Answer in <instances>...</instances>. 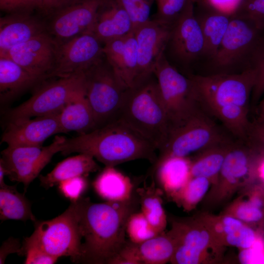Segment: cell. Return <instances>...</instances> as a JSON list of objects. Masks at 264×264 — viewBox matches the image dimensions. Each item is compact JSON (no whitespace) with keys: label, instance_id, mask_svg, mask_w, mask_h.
Returning a JSON list of instances; mask_svg holds the SVG:
<instances>
[{"label":"cell","instance_id":"1","mask_svg":"<svg viewBox=\"0 0 264 264\" xmlns=\"http://www.w3.org/2000/svg\"><path fill=\"white\" fill-rule=\"evenodd\" d=\"M78 201L82 243L77 263L110 264L127 242L128 219L140 205L136 191L124 201L94 203L88 198Z\"/></svg>","mask_w":264,"mask_h":264},{"label":"cell","instance_id":"2","mask_svg":"<svg viewBox=\"0 0 264 264\" xmlns=\"http://www.w3.org/2000/svg\"><path fill=\"white\" fill-rule=\"evenodd\" d=\"M201 108L218 118L239 140L244 141L256 72L249 67L238 73L191 74Z\"/></svg>","mask_w":264,"mask_h":264},{"label":"cell","instance_id":"3","mask_svg":"<svg viewBox=\"0 0 264 264\" xmlns=\"http://www.w3.org/2000/svg\"><path fill=\"white\" fill-rule=\"evenodd\" d=\"M157 149L148 140L120 119H116L92 131L63 143L62 154L74 153L89 154L105 167L137 159L154 163Z\"/></svg>","mask_w":264,"mask_h":264},{"label":"cell","instance_id":"4","mask_svg":"<svg viewBox=\"0 0 264 264\" xmlns=\"http://www.w3.org/2000/svg\"><path fill=\"white\" fill-rule=\"evenodd\" d=\"M117 119L141 134L157 150L163 147L171 128L154 74L140 85L127 90Z\"/></svg>","mask_w":264,"mask_h":264},{"label":"cell","instance_id":"5","mask_svg":"<svg viewBox=\"0 0 264 264\" xmlns=\"http://www.w3.org/2000/svg\"><path fill=\"white\" fill-rule=\"evenodd\" d=\"M34 223V231L24 239L23 245L36 246L58 258L69 256L73 263H77L82 243L78 200L71 202L57 217Z\"/></svg>","mask_w":264,"mask_h":264},{"label":"cell","instance_id":"6","mask_svg":"<svg viewBox=\"0 0 264 264\" xmlns=\"http://www.w3.org/2000/svg\"><path fill=\"white\" fill-rule=\"evenodd\" d=\"M84 73L86 96L96 129L118 118L128 89L119 81L105 55Z\"/></svg>","mask_w":264,"mask_h":264},{"label":"cell","instance_id":"7","mask_svg":"<svg viewBox=\"0 0 264 264\" xmlns=\"http://www.w3.org/2000/svg\"><path fill=\"white\" fill-rule=\"evenodd\" d=\"M154 75L169 118L170 132L202 110L192 80L173 66L164 53L156 65Z\"/></svg>","mask_w":264,"mask_h":264},{"label":"cell","instance_id":"8","mask_svg":"<svg viewBox=\"0 0 264 264\" xmlns=\"http://www.w3.org/2000/svg\"><path fill=\"white\" fill-rule=\"evenodd\" d=\"M170 220L169 231L176 242L171 264H212L220 261L224 247L217 242L198 216Z\"/></svg>","mask_w":264,"mask_h":264},{"label":"cell","instance_id":"9","mask_svg":"<svg viewBox=\"0 0 264 264\" xmlns=\"http://www.w3.org/2000/svg\"><path fill=\"white\" fill-rule=\"evenodd\" d=\"M231 142L202 110L170 132L154 164L170 157H187L192 154Z\"/></svg>","mask_w":264,"mask_h":264},{"label":"cell","instance_id":"10","mask_svg":"<svg viewBox=\"0 0 264 264\" xmlns=\"http://www.w3.org/2000/svg\"><path fill=\"white\" fill-rule=\"evenodd\" d=\"M261 155L239 140L230 145L216 185L209 199L215 203L226 200L239 190L257 181Z\"/></svg>","mask_w":264,"mask_h":264},{"label":"cell","instance_id":"11","mask_svg":"<svg viewBox=\"0 0 264 264\" xmlns=\"http://www.w3.org/2000/svg\"><path fill=\"white\" fill-rule=\"evenodd\" d=\"M84 84V73L58 77L44 85L7 113L9 120L59 114Z\"/></svg>","mask_w":264,"mask_h":264},{"label":"cell","instance_id":"12","mask_svg":"<svg viewBox=\"0 0 264 264\" xmlns=\"http://www.w3.org/2000/svg\"><path fill=\"white\" fill-rule=\"evenodd\" d=\"M66 137L57 135L47 146H9L1 154L6 176L12 181L22 183L24 192L30 183L50 162L53 155L61 152Z\"/></svg>","mask_w":264,"mask_h":264},{"label":"cell","instance_id":"13","mask_svg":"<svg viewBox=\"0 0 264 264\" xmlns=\"http://www.w3.org/2000/svg\"><path fill=\"white\" fill-rule=\"evenodd\" d=\"M261 32L247 19L232 16L226 33L211 59L218 73H226L245 59H249Z\"/></svg>","mask_w":264,"mask_h":264},{"label":"cell","instance_id":"14","mask_svg":"<svg viewBox=\"0 0 264 264\" xmlns=\"http://www.w3.org/2000/svg\"><path fill=\"white\" fill-rule=\"evenodd\" d=\"M103 46L91 31L59 44L55 66L49 77L84 73L104 56Z\"/></svg>","mask_w":264,"mask_h":264},{"label":"cell","instance_id":"15","mask_svg":"<svg viewBox=\"0 0 264 264\" xmlns=\"http://www.w3.org/2000/svg\"><path fill=\"white\" fill-rule=\"evenodd\" d=\"M191 1L171 28L164 53L187 66L204 54V41Z\"/></svg>","mask_w":264,"mask_h":264},{"label":"cell","instance_id":"16","mask_svg":"<svg viewBox=\"0 0 264 264\" xmlns=\"http://www.w3.org/2000/svg\"><path fill=\"white\" fill-rule=\"evenodd\" d=\"M59 44L48 32L17 45L6 56L41 80L50 76L57 57Z\"/></svg>","mask_w":264,"mask_h":264},{"label":"cell","instance_id":"17","mask_svg":"<svg viewBox=\"0 0 264 264\" xmlns=\"http://www.w3.org/2000/svg\"><path fill=\"white\" fill-rule=\"evenodd\" d=\"M105 0H71L54 12L49 33L59 44L91 31L98 10Z\"/></svg>","mask_w":264,"mask_h":264},{"label":"cell","instance_id":"18","mask_svg":"<svg viewBox=\"0 0 264 264\" xmlns=\"http://www.w3.org/2000/svg\"><path fill=\"white\" fill-rule=\"evenodd\" d=\"M171 28L153 19L134 30L137 43V68L133 87L154 74L156 65L164 53Z\"/></svg>","mask_w":264,"mask_h":264},{"label":"cell","instance_id":"19","mask_svg":"<svg viewBox=\"0 0 264 264\" xmlns=\"http://www.w3.org/2000/svg\"><path fill=\"white\" fill-rule=\"evenodd\" d=\"M59 114L9 121L1 142L9 146H42L49 137L62 133Z\"/></svg>","mask_w":264,"mask_h":264},{"label":"cell","instance_id":"20","mask_svg":"<svg viewBox=\"0 0 264 264\" xmlns=\"http://www.w3.org/2000/svg\"><path fill=\"white\" fill-rule=\"evenodd\" d=\"M210 231L221 246H232L240 249L251 246L261 237L259 230L230 215H215L203 213L198 216Z\"/></svg>","mask_w":264,"mask_h":264},{"label":"cell","instance_id":"21","mask_svg":"<svg viewBox=\"0 0 264 264\" xmlns=\"http://www.w3.org/2000/svg\"><path fill=\"white\" fill-rule=\"evenodd\" d=\"M175 248L170 231L139 243L127 241L110 264H164L170 262Z\"/></svg>","mask_w":264,"mask_h":264},{"label":"cell","instance_id":"22","mask_svg":"<svg viewBox=\"0 0 264 264\" xmlns=\"http://www.w3.org/2000/svg\"><path fill=\"white\" fill-rule=\"evenodd\" d=\"M103 53L116 77L127 89L134 87L137 68L134 31L104 44Z\"/></svg>","mask_w":264,"mask_h":264},{"label":"cell","instance_id":"23","mask_svg":"<svg viewBox=\"0 0 264 264\" xmlns=\"http://www.w3.org/2000/svg\"><path fill=\"white\" fill-rule=\"evenodd\" d=\"M45 25L29 13H11L0 19V56L13 47L46 31Z\"/></svg>","mask_w":264,"mask_h":264},{"label":"cell","instance_id":"24","mask_svg":"<svg viewBox=\"0 0 264 264\" xmlns=\"http://www.w3.org/2000/svg\"><path fill=\"white\" fill-rule=\"evenodd\" d=\"M133 31L129 15L117 0H104L91 30L104 44Z\"/></svg>","mask_w":264,"mask_h":264},{"label":"cell","instance_id":"25","mask_svg":"<svg viewBox=\"0 0 264 264\" xmlns=\"http://www.w3.org/2000/svg\"><path fill=\"white\" fill-rule=\"evenodd\" d=\"M222 214L233 216L259 230L264 228V189L257 182L246 187Z\"/></svg>","mask_w":264,"mask_h":264},{"label":"cell","instance_id":"26","mask_svg":"<svg viewBox=\"0 0 264 264\" xmlns=\"http://www.w3.org/2000/svg\"><path fill=\"white\" fill-rule=\"evenodd\" d=\"M63 132L86 133L96 129L93 113L87 99L84 84L59 113Z\"/></svg>","mask_w":264,"mask_h":264},{"label":"cell","instance_id":"27","mask_svg":"<svg viewBox=\"0 0 264 264\" xmlns=\"http://www.w3.org/2000/svg\"><path fill=\"white\" fill-rule=\"evenodd\" d=\"M191 161L188 157H170L154 165L159 188L171 199L191 178Z\"/></svg>","mask_w":264,"mask_h":264},{"label":"cell","instance_id":"28","mask_svg":"<svg viewBox=\"0 0 264 264\" xmlns=\"http://www.w3.org/2000/svg\"><path fill=\"white\" fill-rule=\"evenodd\" d=\"M41 81L11 59L0 57L1 102L14 99Z\"/></svg>","mask_w":264,"mask_h":264},{"label":"cell","instance_id":"29","mask_svg":"<svg viewBox=\"0 0 264 264\" xmlns=\"http://www.w3.org/2000/svg\"><path fill=\"white\" fill-rule=\"evenodd\" d=\"M99 169V166L92 156L80 153L61 161L50 172L45 176L41 175L39 179L41 185L47 189L64 180L76 176H85Z\"/></svg>","mask_w":264,"mask_h":264},{"label":"cell","instance_id":"30","mask_svg":"<svg viewBox=\"0 0 264 264\" xmlns=\"http://www.w3.org/2000/svg\"><path fill=\"white\" fill-rule=\"evenodd\" d=\"M96 193L109 201L130 199L135 192L130 178L114 168L105 167L93 183Z\"/></svg>","mask_w":264,"mask_h":264},{"label":"cell","instance_id":"31","mask_svg":"<svg viewBox=\"0 0 264 264\" xmlns=\"http://www.w3.org/2000/svg\"><path fill=\"white\" fill-rule=\"evenodd\" d=\"M141 212L149 224L158 234L162 233L167 223V215L162 205L163 192L155 186L154 181L149 186L136 189Z\"/></svg>","mask_w":264,"mask_h":264},{"label":"cell","instance_id":"32","mask_svg":"<svg viewBox=\"0 0 264 264\" xmlns=\"http://www.w3.org/2000/svg\"><path fill=\"white\" fill-rule=\"evenodd\" d=\"M0 219L1 221L29 220L34 222L37 220L30 201L17 190L16 185L6 184L0 187Z\"/></svg>","mask_w":264,"mask_h":264},{"label":"cell","instance_id":"33","mask_svg":"<svg viewBox=\"0 0 264 264\" xmlns=\"http://www.w3.org/2000/svg\"><path fill=\"white\" fill-rule=\"evenodd\" d=\"M233 142L216 146L201 152L191 161V177H204L211 182V188L217 183L227 150Z\"/></svg>","mask_w":264,"mask_h":264},{"label":"cell","instance_id":"34","mask_svg":"<svg viewBox=\"0 0 264 264\" xmlns=\"http://www.w3.org/2000/svg\"><path fill=\"white\" fill-rule=\"evenodd\" d=\"M232 16L212 10L197 17L204 41V54L211 59L215 54L228 27Z\"/></svg>","mask_w":264,"mask_h":264},{"label":"cell","instance_id":"35","mask_svg":"<svg viewBox=\"0 0 264 264\" xmlns=\"http://www.w3.org/2000/svg\"><path fill=\"white\" fill-rule=\"evenodd\" d=\"M211 182L204 177H191L184 186L172 198L184 211L195 209L211 187Z\"/></svg>","mask_w":264,"mask_h":264},{"label":"cell","instance_id":"36","mask_svg":"<svg viewBox=\"0 0 264 264\" xmlns=\"http://www.w3.org/2000/svg\"><path fill=\"white\" fill-rule=\"evenodd\" d=\"M250 67L256 72V80L250 100L253 107L257 104L264 94V38L261 37L250 57Z\"/></svg>","mask_w":264,"mask_h":264},{"label":"cell","instance_id":"37","mask_svg":"<svg viewBox=\"0 0 264 264\" xmlns=\"http://www.w3.org/2000/svg\"><path fill=\"white\" fill-rule=\"evenodd\" d=\"M126 233L130 241L141 243L158 235L149 224L141 212H134L128 219L126 226Z\"/></svg>","mask_w":264,"mask_h":264},{"label":"cell","instance_id":"38","mask_svg":"<svg viewBox=\"0 0 264 264\" xmlns=\"http://www.w3.org/2000/svg\"><path fill=\"white\" fill-rule=\"evenodd\" d=\"M191 1L192 0H155L157 12L154 19L172 27Z\"/></svg>","mask_w":264,"mask_h":264},{"label":"cell","instance_id":"39","mask_svg":"<svg viewBox=\"0 0 264 264\" xmlns=\"http://www.w3.org/2000/svg\"><path fill=\"white\" fill-rule=\"evenodd\" d=\"M129 15L134 30L151 20L152 5L155 0H117Z\"/></svg>","mask_w":264,"mask_h":264},{"label":"cell","instance_id":"40","mask_svg":"<svg viewBox=\"0 0 264 264\" xmlns=\"http://www.w3.org/2000/svg\"><path fill=\"white\" fill-rule=\"evenodd\" d=\"M233 16L246 19L259 30H264V0H243Z\"/></svg>","mask_w":264,"mask_h":264},{"label":"cell","instance_id":"41","mask_svg":"<svg viewBox=\"0 0 264 264\" xmlns=\"http://www.w3.org/2000/svg\"><path fill=\"white\" fill-rule=\"evenodd\" d=\"M244 142L260 154L264 153V118L250 122Z\"/></svg>","mask_w":264,"mask_h":264},{"label":"cell","instance_id":"42","mask_svg":"<svg viewBox=\"0 0 264 264\" xmlns=\"http://www.w3.org/2000/svg\"><path fill=\"white\" fill-rule=\"evenodd\" d=\"M58 185L61 193L72 202L81 198L87 187V181L85 176H79L64 180Z\"/></svg>","mask_w":264,"mask_h":264},{"label":"cell","instance_id":"43","mask_svg":"<svg viewBox=\"0 0 264 264\" xmlns=\"http://www.w3.org/2000/svg\"><path fill=\"white\" fill-rule=\"evenodd\" d=\"M241 264H264V234L251 246L240 249L238 255Z\"/></svg>","mask_w":264,"mask_h":264},{"label":"cell","instance_id":"44","mask_svg":"<svg viewBox=\"0 0 264 264\" xmlns=\"http://www.w3.org/2000/svg\"><path fill=\"white\" fill-rule=\"evenodd\" d=\"M20 255L25 256L24 264H53L59 259L36 246L22 244Z\"/></svg>","mask_w":264,"mask_h":264},{"label":"cell","instance_id":"45","mask_svg":"<svg viewBox=\"0 0 264 264\" xmlns=\"http://www.w3.org/2000/svg\"><path fill=\"white\" fill-rule=\"evenodd\" d=\"M35 8L42 10V0H0V10L10 14L29 13Z\"/></svg>","mask_w":264,"mask_h":264},{"label":"cell","instance_id":"46","mask_svg":"<svg viewBox=\"0 0 264 264\" xmlns=\"http://www.w3.org/2000/svg\"><path fill=\"white\" fill-rule=\"evenodd\" d=\"M243 0H205V1L210 7L211 10L232 16L236 13Z\"/></svg>","mask_w":264,"mask_h":264},{"label":"cell","instance_id":"47","mask_svg":"<svg viewBox=\"0 0 264 264\" xmlns=\"http://www.w3.org/2000/svg\"><path fill=\"white\" fill-rule=\"evenodd\" d=\"M22 245L19 239L9 237L2 243L0 248V264H4L7 257L11 254L20 255Z\"/></svg>","mask_w":264,"mask_h":264},{"label":"cell","instance_id":"48","mask_svg":"<svg viewBox=\"0 0 264 264\" xmlns=\"http://www.w3.org/2000/svg\"><path fill=\"white\" fill-rule=\"evenodd\" d=\"M71 0H42V10L44 11L55 12L64 6Z\"/></svg>","mask_w":264,"mask_h":264},{"label":"cell","instance_id":"49","mask_svg":"<svg viewBox=\"0 0 264 264\" xmlns=\"http://www.w3.org/2000/svg\"><path fill=\"white\" fill-rule=\"evenodd\" d=\"M257 119L264 118V97L259 102L257 108Z\"/></svg>","mask_w":264,"mask_h":264},{"label":"cell","instance_id":"50","mask_svg":"<svg viewBox=\"0 0 264 264\" xmlns=\"http://www.w3.org/2000/svg\"><path fill=\"white\" fill-rule=\"evenodd\" d=\"M257 182L264 189V168L260 171Z\"/></svg>","mask_w":264,"mask_h":264},{"label":"cell","instance_id":"51","mask_svg":"<svg viewBox=\"0 0 264 264\" xmlns=\"http://www.w3.org/2000/svg\"><path fill=\"white\" fill-rule=\"evenodd\" d=\"M261 156H262V163L264 164V153L262 154H261Z\"/></svg>","mask_w":264,"mask_h":264},{"label":"cell","instance_id":"52","mask_svg":"<svg viewBox=\"0 0 264 264\" xmlns=\"http://www.w3.org/2000/svg\"><path fill=\"white\" fill-rule=\"evenodd\" d=\"M199 0H192V1L195 3L196 2H198Z\"/></svg>","mask_w":264,"mask_h":264}]
</instances>
